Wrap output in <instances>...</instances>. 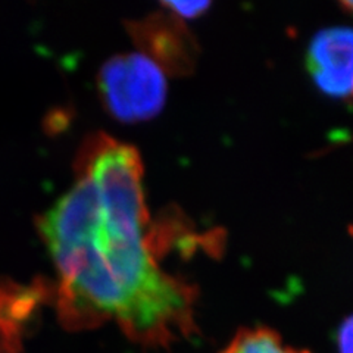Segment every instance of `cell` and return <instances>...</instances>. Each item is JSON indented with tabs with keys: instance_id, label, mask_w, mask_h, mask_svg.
Returning <instances> with one entry per match:
<instances>
[{
	"instance_id": "cell-1",
	"label": "cell",
	"mask_w": 353,
	"mask_h": 353,
	"mask_svg": "<svg viewBox=\"0 0 353 353\" xmlns=\"http://www.w3.org/2000/svg\"><path fill=\"white\" fill-rule=\"evenodd\" d=\"M149 224L140 153L102 132L93 136L75 181L39 219L65 328L115 323L143 347H170L197 333V292L159 267Z\"/></svg>"
},
{
	"instance_id": "cell-2",
	"label": "cell",
	"mask_w": 353,
	"mask_h": 353,
	"mask_svg": "<svg viewBox=\"0 0 353 353\" xmlns=\"http://www.w3.org/2000/svg\"><path fill=\"white\" fill-rule=\"evenodd\" d=\"M99 88L109 112L128 123L158 115L167 99L165 70L145 52L108 59L99 72Z\"/></svg>"
},
{
	"instance_id": "cell-3",
	"label": "cell",
	"mask_w": 353,
	"mask_h": 353,
	"mask_svg": "<svg viewBox=\"0 0 353 353\" xmlns=\"http://www.w3.org/2000/svg\"><path fill=\"white\" fill-rule=\"evenodd\" d=\"M307 70L323 93L353 99V28L319 31L309 44Z\"/></svg>"
},
{
	"instance_id": "cell-4",
	"label": "cell",
	"mask_w": 353,
	"mask_h": 353,
	"mask_svg": "<svg viewBox=\"0 0 353 353\" xmlns=\"http://www.w3.org/2000/svg\"><path fill=\"white\" fill-rule=\"evenodd\" d=\"M221 353H311L287 346L281 336L267 327L239 330Z\"/></svg>"
},
{
	"instance_id": "cell-5",
	"label": "cell",
	"mask_w": 353,
	"mask_h": 353,
	"mask_svg": "<svg viewBox=\"0 0 353 353\" xmlns=\"http://www.w3.org/2000/svg\"><path fill=\"white\" fill-rule=\"evenodd\" d=\"M162 5L168 9V12L184 19L196 18L211 8L209 2H163Z\"/></svg>"
},
{
	"instance_id": "cell-6",
	"label": "cell",
	"mask_w": 353,
	"mask_h": 353,
	"mask_svg": "<svg viewBox=\"0 0 353 353\" xmlns=\"http://www.w3.org/2000/svg\"><path fill=\"white\" fill-rule=\"evenodd\" d=\"M340 353H353V315L345 319L339 330Z\"/></svg>"
},
{
	"instance_id": "cell-7",
	"label": "cell",
	"mask_w": 353,
	"mask_h": 353,
	"mask_svg": "<svg viewBox=\"0 0 353 353\" xmlns=\"http://www.w3.org/2000/svg\"><path fill=\"white\" fill-rule=\"evenodd\" d=\"M340 8L345 9L346 12L353 15V0H345V2H340Z\"/></svg>"
}]
</instances>
